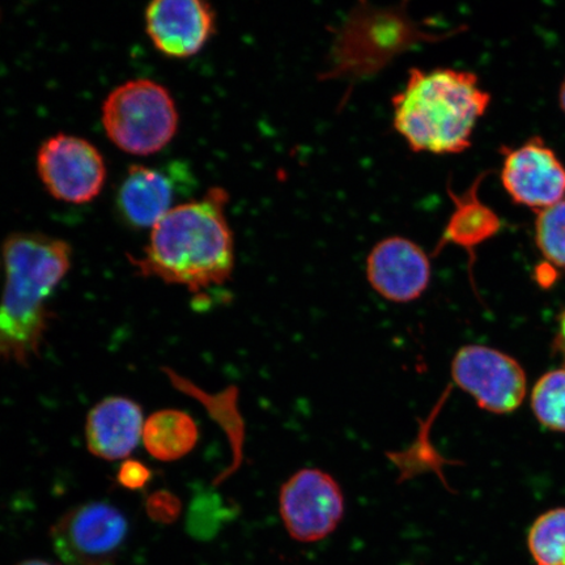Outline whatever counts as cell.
<instances>
[{"label":"cell","instance_id":"obj_5","mask_svg":"<svg viewBox=\"0 0 565 565\" xmlns=\"http://www.w3.org/2000/svg\"><path fill=\"white\" fill-rule=\"evenodd\" d=\"M127 535L125 514L106 501L71 508L51 529L52 547L65 565H108L121 553Z\"/></svg>","mask_w":565,"mask_h":565},{"label":"cell","instance_id":"obj_8","mask_svg":"<svg viewBox=\"0 0 565 565\" xmlns=\"http://www.w3.org/2000/svg\"><path fill=\"white\" fill-rule=\"evenodd\" d=\"M38 172L55 200L83 204L102 193L106 181L103 154L90 141L56 134L41 145Z\"/></svg>","mask_w":565,"mask_h":565},{"label":"cell","instance_id":"obj_7","mask_svg":"<svg viewBox=\"0 0 565 565\" xmlns=\"http://www.w3.org/2000/svg\"><path fill=\"white\" fill-rule=\"evenodd\" d=\"M454 383L492 414H511L526 397L527 377L518 360L483 344L456 352L450 366Z\"/></svg>","mask_w":565,"mask_h":565},{"label":"cell","instance_id":"obj_20","mask_svg":"<svg viewBox=\"0 0 565 565\" xmlns=\"http://www.w3.org/2000/svg\"><path fill=\"white\" fill-rule=\"evenodd\" d=\"M148 513L154 521L171 524L180 514V500L168 492H159L148 500Z\"/></svg>","mask_w":565,"mask_h":565},{"label":"cell","instance_id":"obj_23","mask_svg":"<svg viewBox=\"0 0 565 565\" xmlns=\"http://www.w3.org/2000/svg\"><path fill=\"white\" fill-rule=\"evenodd\" d=\"M17 565H53L52 563H49L46 561H40V559H30L21 562Z\"/></svg>","mask_w":565,"mask_h":565},{"label":"cell","instance_id":"obj_12","mask_svg":"<svg viewBox=\"0 0 565 565\" xmlns=\"http://www.w3.org/2000/svg\"><path fill=\"white\" fill-rule=\"evenodd\" d=\"M145 423L136 401L118 395L105 398L87 416L88 450L105 461L126 459L143 440Z\"/></svg>","mask_w":565,"mask_h":565},{"label":"cell","instance_id":"obj_18","mask_svg":"<svg viewBox=\"0 0 565 565\" xmlns=\"http://www.w3.org/2000/svg\"><path fill=\"white\" fill-rule=\"evenodd\" d=\"M535 242L547 263L565 270V198L536 212Z\"/></svg>","mask_w":565,"mask_h":565},{"label":"cell","instance_id":"obj_11","mask_svg":"<svg viewBox=\"0 0 565 565\" xmlns=\"http://www.w3.org/2000/svg\"><path fill=\"white\" fill-rule=\"evenodd\" d=\"M148 38L171 58H190L216 32V12L202 0H157L147 7Z\"/></svg>","mask_w":565,"mask_h":565},{"label":"cell","instance_id":"obj_1","mask_svg":"<svg viewBox=\"0 0 565 565\" xmlns=\"http://www.w3.org/2000/svg\"><path fill=\"white\" fill-rule=\"evenodd\" d=\"M228 201L224 189L212 188L200 201L177 204L151 230L143 257L132 260L139 274L192 294L225 285L235 268Z\"/></svg>","mask_w":565,"mask_h":565},{"label":"cell","instance_id":"obj_14","mask_svg":"<svg viewBox=\"0 0 565 565\" xmlns=\"http://www.w3.org/2000/svg\"><path fill=\"white\" fill-rule=\"evenodd\" d=\"M200 440L196 422L180 409H161L145 423V447L161 462H173L188 456Z\"/></svg>","mask_w":565,"mask_h":565},{"label":"cell","instance_id":"obj_19","mask_svg":"<svg viewBox=\"0 0 565 565\" xmlns=\"http://www.w3.org/2000/svg\"><path fill=\"white\" fill-rule=\"evenodd\" d=\"M152 471L147 465L136 459H126L119 466L117 480L127 490L137 491L145 489L151 482Z\"/></svg>","mask_w":565,"mask_h":565},{"label":"cell","instance_id":"obj_9","mask_svg":"<svg viewBox=\"0 0 565 565\" xmlns=\"http://www.w3.org/2000/svg\"><path fill=\"white\" fill-rule=\"evenodd\" d=\"M366 279L373 291L394 303L414 302L427 292L433 263L419 244L391 236L374 245L366 257Z\"/></svg>","mask_w":565,"mask_h":565},{"label":"cell","instance_id":"obj_21","mask_svg":"<svg viewBox=\"0 0 565 565\" xmlns=\"http://www.w3.org/2000/svg\"><path fill=\"white\" fill-rule=\"evenodd\" d=\"M553 351L556 356H559L565 365V308L557 318V329L553 342Z\"/></svg>","mask_w":565,"mask_h":565},{"label":"cell","instance_id":"obj_13","mask_svg":"<svg viewBox=\"0 0 565 565\" xmlns=\"http://www.w3.org/2000/svg\"><path fill=\"white\" fill-rule=\"evenodd\" d=\"M177 196L174 177L161 169L131 166L117 194V209L132 228H153L169 211Z\"/></svg>","mask_w":565,"mask_h":565},{"label":"cell","instance_id":"obj_3","mask_svg":"<svg viewBox=\"0 0 565 565\" xmlns=\"http://www.w3.org/2000/svg\"><path fill=\"white\" fill-rule=\"evenodd\" d=\"M490 103L470 71L414 67L392 98L393 126L413 152L462 153Z\"/></svg>","mask_w":565,"mask_h":565},{"label":"cell","instance_id":"obj_10","mask_svg":"<svg viewBox=\"0 0 565 565\" xmlns=\"http://www.w3.org/2000/svg\"><path fill=\"white\" fill-rule=\"evenodd\" d=\"M503 151L501 182L515 203L539 212L564 200L565 168L545 141L534 137Z\"/></svg>","mask_w":565,"mask_h":565},{"label":"cell","instance_id":"obj_2","mask_svg":"<svg viewBox=\"0 0 565 565\" xmlns=\"http://www.w3.org/2000/svg\"><path fill=\"white\" fill-rule=\"evenodd\" d=\"M3 260L0 364L28 366L40 356L53 318L49 299L70 271L73 249L65 239L13 233L4 242Z\"/></svg>","mask_w":565,"mask_h":565},{"label":"cell","instance_id":"obj_22","mask_svg":"<svg viewBox=\"0 0 565 565\" xmlns=\"http://www.w3.org/2000/svg\"><path fill=\"white\" fill-rule=\"evenodd\" d=\"M559 104H561V108L565 115V77H564V81L562 83L561 90H559Z\"/></svg>","mask_w":565,"mask_h":565},{"label":"cell","instance_id":"obj_4","mask_svg":"<svg viewBox=\"0 0 565 565\" xmlns=\"http://www.w3.org/2000/svg\"><path fill=\"white\" fill-rule=\"evenodd\" d=\"M102 119L106 136L136 157L164 150L179 129V111L171 94L150 79H134L105 98Z\"/></svg>","mask_w":565,"mask_h":565},{"label":"cell","instance_id":"obj_15","mask_svg":"<svg viewBox=\"0 0 565 565\" xmlns=\"http://www.w3.org/2000/svg\"><path fill=\"white\" fill-rule=\"evenodd\" d=\"M454 196L456 210L445 228L440 242L456 244L471 253L472 249L484 239L490 238L500 227L499 218L493 212L478 201L477 189H471L463 196Z\"/></svg>","mask_w":565,"mask_h":565},{"label":"cell","instance_id":"obj_17","mask_svg":"<svg viewBox=\"0 0 565 565\" xmlns=\"http://www.w3.org/2000/svg\"><path fill=\"white\" fill-rule=\"evenodd\" d=\"M536 420L554 433H565V365L536 381L532 392Z\"/></svg>","mask_w":565,"mask_h":565},{"label":"cell","instance_id":"obj_6","mask_svg":"<svg viewBox=\"0 0 565 565\" xmlns=\"http://www.w3.org/2000/svg\"><path fill=\"white\" fill-rule=\"evenodd\" d=\"M342 487L329 472L296 471L279 492V513L287 533L301 543L320 542L333 534L344 518Z\"/></svg>","mask_w":565,"mask_h":565},{"label":"cell","instance_id":"obj_16","mask_svg":"<svg viewBox=\"0 0 565 565\" xmlns=\"http://www.w3.org/2000/svg\"><path fill=\"white\" fill-rule=\"evenodd\" d=\"M527 547L536 565H565V508L547 511L533 522Z\"/></svg>","mask_w":565,"mask_h":565}]
</instances>
